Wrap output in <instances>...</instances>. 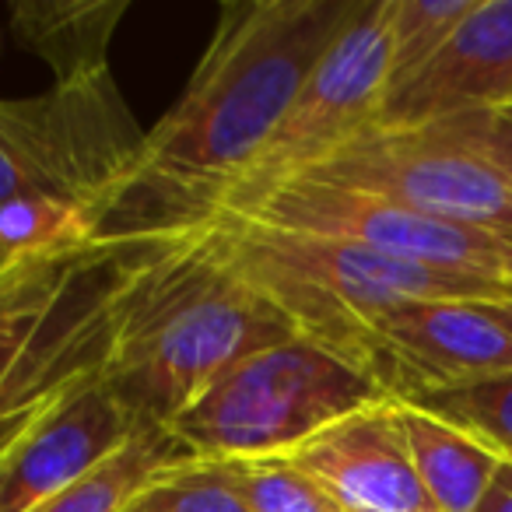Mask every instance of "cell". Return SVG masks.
<instances>
[{
  "label": "cell",
  "instance_id": "277c9868",
  "mask_svg": "<svg viewBox=\"0 0 512 512\" xmlns=\"http://www.w3.org/2000/svg\"><path fill=\"white\" fill-rule=\"evenodd\" d=\"M379 400L386 390L355 358L295 334L221 372L169 432L197 460H260L292 453Z\"/></svg>",
  "mask_w": 512,
  "mask_h": 512
},
{
  "label": "cell",
  "instance_id": "3957f363",
  "mask_svg": "<svg viewBox=\"0 0 512 512\" xmlns=\"http://www.w3.org/2000/svg\"><path fill=\"white\" fill-rule=\"evenodd\" d=\"M204 246L274 302L295 330L358 362L365 320L411 302H512V281L456 274L383 256L334 235L207 214L186 225Z\"/></svg>",
  "mask_w": 512,
  "mask_h": 512
},
{
  "label": "cell",
  "instance_id": "4fadbf2b",
  "mask_svg": "<svg viewBox=\"0 0 512 512\" xmlns=\"http://www.w3.org/2000/svg\"><path fill=\"white\" fill-rule=\"evenodd\" d=\"M285 456L344 512H435L414 474L393 397L334 421Z\"/></svg>",
  "mask_w": 512,
  "mask_h": 512
},
{
  "label": "cell",
  "instance_id": "7a4b0ae2",
  "mask_svg": "<svg viewBox=\"0 0 512 512\" xmlns=\"http://www.w3.org/2000/svg\"><path fill=\"white\" fill-rule=\"evenodd\" d=\"M295 323L190 228H151L116 299L99 383L141 425L169 428L214 379Z\"/></svg>",
  "mask_w": 512,
  "mask_h": 512
},
{
  "label": "cell",
  "instance_id": "7402d4cb",
  "mask_svg": "<svg viewBox=\"0 0 512 512\" xmlns=\"http://www.w3.org/2000/svg\"><path fill=\"white\" fill-rule=\"evenodd\" d=\"M435 127L467 144L481 158H488L495 169H502L512 179V109H481V113L456 116V120L435 123Z\"/></svg>",
  "mask_w": 512,
  "mask_h": 512
},
{
  "label": "cell",
  "instance_id": "8fae6325",
  "mask_svg": "<svg viewBox=\"0 0 512 512\" xmlns=\"http://www.w3.org/2000/svg\"><path fill=\"white\" fill-rule=\"evenodd\" d=\"M512 85V0H477L439 53L393 85L376 127L418 130L498 109Z\"/></svg>",
  "mask_w": 512,
  "mask_h": 512
},
{
  "label": "cell",
  "instance_id": "cb8c5ba5",
  "mask_svg": "<svg viewBox=\"0 0 512 512\" xmlns=\"http://www.w3.org/2000/svg\"><path fill=\"white\" fill-rule=\"evenodd\" d=\"M491 316L512 334V302H491Z\"/></svg>",
  "mask_w": 512,
  "mask_h": 512
},
{
  "label": "cell",
  "instance_id": "484cf974",
  "mask_svg": "<svg viewBox=\"0 0 512 512\" xmlns=\"http://www.w3.org/2000/svg\"><path fill=\"white\" fill-rule=\"evenodd\" d=\"M498 109H512V85H509V92H505V99H502V106Z\"/></svg>",
  "mask_w": 512,
  "mask_h": 512
},
{
  "label": "cell",
  "instance_id": "5bb4252c",
  "mask_svg": "<svg viewBox=\"0 0 512 512\" xmlns=\"http://www.w3.org/2000/svg\"><path fill=\"white\" fill-rule=\"evenodd\" d=\"M127 8V0H18L8 15L53 78L81 81L109 71V46Z\"/></svg>",
  "mask_w": 512,
  "mask_h": 512
},
{
  "label": "cell",
  "instance_id": "9a60e30c",
  "mask_svg": "<svg viewBox=\"0 0 512 512\" xmlns=\"http://www.w3.org/2000/svg\"><path fill=\"white\" fill-rule=\"evenodd\" d=\"M393 404H397L400 432H404L414 474L432 509L474 512L477 498L484 495L505 456L414 400H393Z\"/></svg>",
  "mask_w": 512,
  "mask_h": 512
},
{
  "label": "cell",
  "instance_id": "5b68a950",
  "mask_svg": "<svg viewBox=\"0 0 512 512\" xmlns=\"http://www.w3.org/2000/svg\"><path fill=\"white\" fill-rule=\"evenodd\" d=\"M141 144L144 130H137L113 71L57 81L29 99H0V204L60 197L113 221L134 190Z\"/></svg>",
  "mask_w": 512,
  "mask_h": 512
},
{
  "label": "cell",
  "instance_id": "44dd1931",
  "mask_svg": "<svg viewBox=\"0 0 512 512\" xmlns=\"http://www.w3.org/2000/svg\"><path fill=\"white\" fill-rule=\"evenodd\" d=\"M123 512H246V505L221 463L193 456L158 474Z\"/></svg>",
  "mask_w": 512,
  "mask_h": 512
},
{
  "label": "cell",
  "instance_id": "603a6c76",
  "mask_svg": "<svg viewBox=\"0 0 512 512\" xmlns=\"http://www.w3.org/2000/svg\"><path fill=\"white\" fill-rule=\"evenodd\" d=\"M474 512H512V460L505 456L502 467L495 470V477L488 481L484 495L477 498Z\"/></svg>",
  "mask_w": 512,
  "mask_h": 512
},
{
  "label": "cell",
  "instance_id": "8992f818",
  "mask_svg": "<svg viewBox=\"0 0 512 512\" xmlns=\"http://www.w3.org/2000/svg\"><path fill=\"white\" fill-rule=\"evenodd\" d=\"M292 179L372 193L428 218L512 235V179L439 127H372Z\"/></svg>",
  "mask_w": 512,
  "mask_h": 512
},
{
  "label": "cell",
  "instance_id": "e0dca14e",
  "mask_svg": "<svg viewBox=\"0 0 512 512\" xmlns=\"http://www.w3.org/2000/svg\"><path fill=\"white\" fill-rule=\"evenodd\" d=\"M183 460H193V453L169 428H144L123 453L36 512H123L158 474Z\"/></svg>",
  "mask_w": 512,
  "mask_h": 512
},
{
  "label": "cell",
  "instance_id": "ac0fdd59",
  "mask_svg": "<svg viewBox=\"0 0 512 512\" xmlns=\"http://www.w3.org/2000/svg\"><path fill=\"white\" fill-rule=\"evenodd\" d=\"M246 512H344L313 477L288 456L221 463Z\"/></svg>",
  "mask_w": 512,
  "mask_h": 512
},
{
  "label": "cell",
  "instance_id": "30bf717a",
  "mask_svg": "<svg viewBox=\"0 0 512 512\" xmlns=\"http://www.w3.org/2000/svg\"><path fill=\"white\" fill-rule=\"evenodd\" d=\"M130 242L134 232H109L71 256L0 264V404L36 372Z\"/></svg>",
  "mask_w": 512,
  "mask_h": 512
},
{
  "label": "cell",
  "instance_id": "d4e9b609",
  "mask_svg": "<svg viewBox=\"0 0 512 512\" xmlns=\"http://www.w3.org/2000/svg\"><path fill=\"white\" fill-rule=\"evenodd\" d=\"M502 274L512 281V235H502Z\"/></svg>",
  "mask_w": 512,
  "mask_h": 512
},
{
  "label": "cell",
  "instance_id": "ffe728a7",
  "mask_svg": "<svg viewBox=\"0 0 512 512\" xmlns=\"http://www.w3.org/2000/svg\"><path fill=\"white\" fill-rule=\"evenodd\" d=\"M414 404L453 421L463 432L477 435L495 453L512 460V372H498V376L477 379V383L428 393Z\"/></svg>",
  "mask_w": 512,
  "mask_h": 512
},
{
  "label": "cell",
  "instance_id": "9c48e42d",
  "mask_svg": "<svg viewBox=\"0 0 512 512\" xmlns=\"http://www.w3.org/2000/svg\"><path fill=\"white\" fill-rule=\"evenodd\" d=\"M355 355L386 397L418 400L512 372V334L491 302H411L365 320Z\"/></svg>",
  "mask_w": 512,
  "mask_h": 512
},
{
  "label": "cell",
  "instance_id": "6da1fadb",
  "mask_svg": "<svg viewBox=\"0 0 512 512\" xmlns=\"http://www.w3.org/2000/svg\"><path fill=\"white\" fill-rule=\"evenodd\" d=\"M362 8L365 0L225 4L186 92L144 130L137 179L123 207L148 193V211L130 232L186 228L204 218L264 151Z\"/></svg>",
  "mask_w": 512,
  "mask_h": 512
},
{
  "label": "cell",
  "instance_id": "2e32d148",
  "mask_svg": "<svg viewBox=\"0 0 512 512\" xmlns=\"http://www.w3.org/2000/svg\"><path fill=\"white\" fill-rule=\"evenodd\" d=\"M106 214L78 200L18 197L0 204V264L53 260L106 239Z\"/></svg>",
  "mask_w": 512,
  "mask_h": 512
},
{
  "label": "cell",
  "instance_id": "d6986e66",
  "mask_svg": "<svg viewBox=\"0 0 512 512\" xmlns=\"http://www.w3.org/2000/svg\"><path fill=\"white\" fill-rule=\"evenodd\" d=\"M474 4L477 0H390V88L421 71Z\"/></svg>",
  "mask_w": 512,
  "mask_h": 512
},
{
  "label": "cell",
  "instance_id": "ba28073f",
  "mask_svg": "<svg viewBox=\"0 0 512 512\" xmlns=\"http://www.w3.org/2000/svg\"><path fill=\"white\" fill-rule=\"evenodd\" d=\"M211 214H235V218L264 221V225L292 228V232L334 235V239L358 242L383 256L439 267V271L505 278L502 235L428 218V214L400 207L393 200L344 190V186L285 179V183L267 186L246 200L214 207Z\"/></svg>",
  "mask_w": 512,
  "mask_h": 512
},
{
  "label": "cell",
  "instance_id": "7c38bea8",
  "mask_svg": "<svg viewBox=\"0 0 512 512\" xmlns=\"http://www.w3.org/2000/svg\"><path fill=\"white\" fill-rule=\"evenodd\" d=\"M144 428L151 425H141L99 379L85 383L0 463V512L43 509L123 453Z\"/></svg>",
  "mask_w": 512,
  "mask_h": 512
},
{
  "label": "cell",
  "instance_id": "52a82bcc",
  "mask_svg": "<svg viewBox=\"0 0 512 512\" xmlns=\"http://www.w3.org/2000/svg\"><path fill=\"white\" fill-rule=\"evenodd\" d=\"M386 88H390V0H369L362 15L320 60L264 151L235 179V186L221 193L214 207L235 204L274 183H285L372 130Z\"/></svg>",
  "mask_w": 512,
  "mask_h": 512
}]
</instances>
